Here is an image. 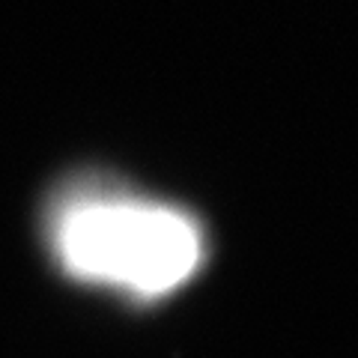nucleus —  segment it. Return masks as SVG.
<instances>
[{
    "label": "nucleus",
    "instance_id": "nucleus-1",
    "mask_svg": "<svg viewBox=\"0 0 358 358\" xmlns=\"http://www.w3.org/2000/svg\"><path fill=\"white\" fill-rule=\"evenodd\" d=\"M45 239L72 281L117 289L134 301L171 296L206 257L194 215L105 173L72 176L51 194Z\"/></svg>",
    "mask_w": 358,
    "mask_h": 358
}]
</instances>
